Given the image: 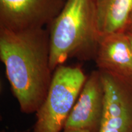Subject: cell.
<instances>
[{
	"label": "cell",
	"mask_w": 132,
	"mask_h": 132,
	"mask_svg": "<svg viewBox=\"0 0 132 132\" xmlns=\"http://www.w3.org/2000/svg\"><path fill=\"white\" fill-rule=\"evenodd\" d=\"M50 36L44 28L12 31L0 28V59L21 112L36 113L53 78Z\"/></svg>",
	"instance_id": "6da1fadb"
},
{
	"label": "cell",
	"mask_w": 132,
	"mask_h": 132,
	"mask_svg": "<svg viewBox=\"0 0 132 132\" xmlns=\"http://www.w3.org/2000/svg\"><path fill=\"white\" fill-rule=\"evenodd\" d=\"M50 65L53 72L70 58L94 60L101 34L94 0H66L48 26Z\"/></svg>",
	"instance_id": "7a4b0ae2"
},
{
	"label": "cell",
	"mask_w": 132,
	"mask_h": 132,
	"mask_svg": "<svg viewBox=\"0 0 132 132\" xmlns=\"http://www.w3.org/2000/svg\"><path fill=\"white\" fill-rule=\"evenodd\" d=\"M86 79L80 67L58 66L47 97L36 113L32 132H61Z\"/></svg>",
	"instance_id": "3957f363"
},
{
	"label": "cell",
	"mask_w": 132,
	"mask_h": 132,
	"mask_svg": "<svg viewBox=\"0 0 132 132\" xmlns=\"http://www.w3.org/2000/svg\"><path fill=\"white\" fill-rule=\"evenodd\" d=\"M100 72L105 89V105L97 132H132V77Z\"/></svg>",
	"instance_id": "277c9868"
},
{
	"label": "cell",
	"mask_w": 132,
	"mask_h": 132,
	"mask_svg": "<svg viewBox=\"0 0 132 132\" xmlns=\"http://www.w3.org/2000/svg\"><path fill=\"white\" fill-rule=\"evenodd\" d=\"M64 0H0V28L12 31L48 26L63 8Z\"/></svg>",
	"instance_id": "5b68a950"
},
{
	"label": "cell",
	"mask_w": 132,
	"mask_h": 132,
	"mask_svg": "<svg viewBox=\"0 0 132 132\" xmlns=\"http://www.w3.org/2000/svg\"><path fill=\"white\" fill-rule=\"evenodd\" d=\"M104 105L105 89L101 73L98 69L92 71L87 77L64 129L97 132L102 122Z\"/></svg>",
	"instance_id": "8992f818"
},
{
	"label": "cell",
	"mask_w": 132,
	"mask_h": 132,
	"mask_svg": "<svg viewBox=\"0 0 132 132\" xmlns=\"http://www.w3.org/2000/svg\"><path fill=\"white\" fill-rule=\"evenodd\" d=\"M94 61L98 70L132 77V48L127 33L102 35Z\"/></svg>",
	"instance_id": "52a82bcc"
},
{
	"label": "cell",
	"mask_w": 132,
	"mask_h": 132,
	"mask_svg": "<svg viewBox=\"0 0 132 132\" xmlns=\"http://www.w3.org/2000/svg\"><path fill=\"white\" fill-rule=\"evenodd\" d=\"M101 36L132 31V0H94Z\"/></svg>",
	"instance_id": "ba28073f"
},
{
	"label": "cell",
	"mask_w": 132,
	"mask_h": 132,
	"mask_svg": "<svg viewBox=\"0 0 132 132\" xmlns=\"http://www.w3.org/2000/svg\"><path fill=\"white\" fill-rule=\"evenodd\" d=\"M61 132H92L89 130L81 129H64Z\"/></svg>",
	"instance_id": "9c48e42d"
},
{
	"label": "cell",
	"mask_w": 132,
	"mask_h": 132,
	"mask_svg": "<svg viewBox=\"0 0 132 132\" xmlns=\"http://www.w3.org/2000/svg\"><path fill=\"white\" fill-rule=\"evenodd\" d=\"M126 32L127 34L128 39H129V40H130V44H131V48H132V31H127V32Z\"/></svg>",
	"instance_id": "30bf717a"
},
{
	"label": "cell",
	"mask_w": 132,
	"mask_h": 132,
	"mask_svg": "<svg viewBox=\"0 0 132 132\" xmlns=\"http://www.w3.org/2000/svg\"><path fill=\"white\" fill-rule=\"evenodd\" d=\"M1 132H6L5 131H4V130H3V131H1ZM15 132H18V131H15Z\"/></svg>",
	"instance_id": "8fae6325"
},
{
	"label": "cell",
	"mask_w": 132,
	"mask_h": 132,
	"mask_svg": "<svg viewBox=\"0 0 132 132\" xmlns=\"http://www.w3.org/2000/svg\"><path fill=\"white\" fill-rule=\"evenodd\" d=\"M64 1H66V0H64Z\"/></svg>",
	"instance_id": "7c38bea8"
}]
</instances>
